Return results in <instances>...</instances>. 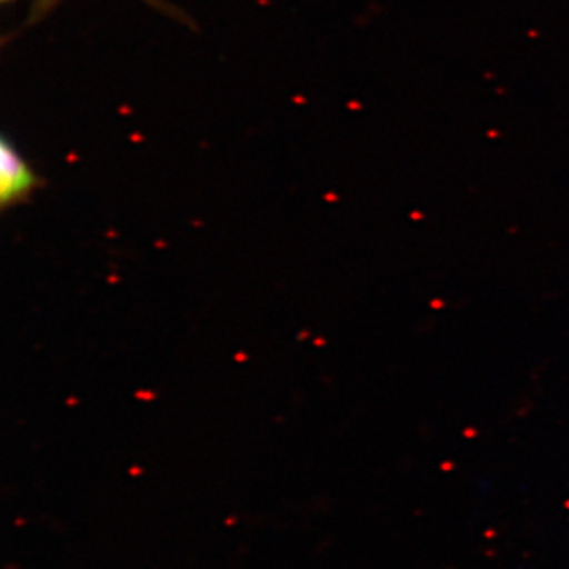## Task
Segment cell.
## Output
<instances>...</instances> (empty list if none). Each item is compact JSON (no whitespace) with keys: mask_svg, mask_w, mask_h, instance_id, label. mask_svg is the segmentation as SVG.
<instances>
[{"mask_svg":"<svg viewBox=\"0 0 569 569\" xmlns=\"http://www.w3.org/2000/svg\"><path fill=\"white\" fill-rule=\"evenodd\" d=\"M2 2H10V0H2Z\"/></svg>","mask_w":569,"mask_h":569,"instance_id":"2","label":"cell"},{"mask_svg":"<svg viewBox=\"0 0 569 569\" xmlns=\"http://www.w3.org/2000/svg\"><path fill=\"white\" fill-rule=\"evenodd\" d=\"M40 186V179L14 148L9 138L0 141V206L2 209L24 203L33 190Z\"/></svg>","mask_w":569,"mask_h":569,"instance_id":"1","label":"cell"}]
</instances>
